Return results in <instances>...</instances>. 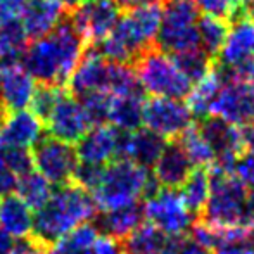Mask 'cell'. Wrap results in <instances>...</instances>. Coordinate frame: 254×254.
Wrapping results in <instances>:
<instances>
[{"label":"cell","instance_id":"6da1fadb","mask_svg":"<svg viewBox=\"0 0 254 254\" xmlns=\"http://www.w3.org/2000/svg\"><path fill=\"white\" fill-rule=\"evenodd\" d=\"M87 47L88 44L66 14L51 33L30 42L21 57V66L38 85L66 88Z\"/></svg>","mask_w":254,"mask_h":254},{"label":"cell","instance_id":"7a4b0ae2","mask_svg":"<svg viewBox=\"0 0 254 254\" xmlns=\"http://www.w3.org/2000/svg\"><path fill=\"white\" fill-rule=\"evenodd\" d=\"M97 213L90 192L74 184L61 185L54 189L49 202L35 213L31 237L47 249L80 225L90 223Z\"/></svg>","mask_w":254,"mask_h":254},{"label":"cell","instance_id":"3957f363","mask_svg":"<svg viewBox=\"0 0 254 254\" xmlns=\"http://www.w3.org/2000/svg\"><path fill=\"white\" fill-rule=\"evenodd\" d=\"M159 5H142L128 9L120 16L116 26L102 42L95 44L97 51L107 61L135 64V61L154 49L161 28Z\"/></svg>","mask_w":254,"mask_h":254},{"label":"cell","instance_id":"277c9868","mask_svg":"<svg viewBox=\"0 0 254 254\" xmlns=\"http://www.w3.org/2000/svg\"><path fill=\"white\" fill-rule=\"evenodd\" d=\"M159 185L149 177L145 168L137 166L128 159H116L106 164L95 190L92 192L99 211L138 204V199L147 197Z\"/></svg>","mask_w":254,"mask_h":254},{"label":"cell","instance_id":"5b68a950","mask_svg":"<svg viewBox=\"0 0 254 254\" xmlns=\"http://www.w3.org/2000/svg\"><path fill=\"white\" fill-rule=\"evenodd\" d=\"M211 194L197 220L213 228L254 225L248 218V187L235 173L209 168Z\"/></svg>","mask_w":254,"mask_h":254},{"label":"cell","instance_id":"8992f818","mask_svg":"<svg viewBox=\"0 0 254 254\" xmlns=\"http://www.w3.org/2000/svg\"><path fill=\"white\" fill-rule=\"evenodd\" d=\"M135 74L142 92L152 97L184 101L194 87L180 71L173 57L163 51H157L156 47L142 54L135 61Z\"/></svg>","mask_w":254,"mask_h":254},{"label":"cell","instance_id":"52a82bcc","mask_svg":"<svg viewBox=\"0 0 254 254\" xmlns=\"http://www.w3.org/2000/svg\"><path fill=\"white\" fill-rule=\"evenodd\" d=\"M199 19L201 10L194 0H166L156 42L159 51L175 56L199 47Z\"/></svg>","mask_w":254,"mask_h":254},{"label":"cell","instance_id":"ba28073f","mask_svg":"<svg viewBox=\"0 0 254 254\" xmlns=\"http://www.w3.org/2000/svg\"><path fill=\"white\" fill-rule=\"evenodd\" d=\"M142 211L144 220H147V223L154 225L168 237L189 234L194 225L192 213L182 201L180 194L173 189H156L145 197Z\"/></svg>","mask_w":254,"mask_h":254},{"label":"cell","instance_id":"9c48e42d","mask_svg":"<svg viewBox=\"0 0 254 254\" xmlns=\"http://www.w3.org/2000/svg\"><path fill=\"white\" fill-rule=\"evenodd\" d=\"M35 171L45 177L52 185H67L73 182L78 166L76 149L71 144L61 142L51 135H44L31 147Z\"/></svg>","mask_w":254,"mask_h":254},{"label":"cell","instance_id":"30bf717a","mask_svg":"<svg viewBox=\"0 0 254 254\" xmlns=\"http://www.w3.org/2000/svg\"><path fill=\"white\" fill-rule=\"evenodd\" d=\"M225 74V73H223ZM209 116L220 118L239 128L254 121V81L225 76V81L211 106Z\"/></svg>","mask_w":254,"mask_h":254},{"label":"cell","instance_id":"8fae6325","mask_svg":"<svg viewBox=\"0 0 254 254\" xmlns=\"http://www.w3.org/2000/svg\"><path fill=\"white\" fill-rule=\"evenodd\" d=\"M194 114L180 99L152 97L145 102L144 127L164 140H177L192 127Z\"/></svg>","mask_w":254,"mask_h":254},{"label":"cell","instance_id":"7c38bea8","mask_svg":"<svg viewBox=\"0 0 254 254\" xmlns=\"http://www.w3.org/2000/svg\"><path fill=\"white\" fill-rule=\"evenodd\" d=\"M67 16L85 42L95 45L113 31L121 14L114 0H83Z\"/></svg>","mask_w":254,"mask_h":254},{"label":"cell","instance_id":"4fadbf2b","mask_svg":"<svg viewBox=\"0 0 254 254\" xmlns=\"http://www.w3.org/2000/svg\"><path fill=\"white\" fill-rule=\"evenodd\" d=\"M44 127L47 128V135L73 145L90 130L92 121L80 99L71 95L66 88Z\"/></svg>","mask_w":254,"mask_h":254},{"label":"cell","instance_id":"5bb4252c","mask_svg":"<svg viewBox=\"0 0 254 254\" xmlns=\"http://www.w3.org/2000/svg\"><path fill=\"white\" fill-rule=\"evenodd\" d=\"M109 81L111 61H107L95 45H88L66 88L71 95L81 99L90 94H109Z\"/></svg>","mask_w":254,"mask_h":254},{"label":"cell","instance_id":"9a60e30c","mask_svg":"<svg viewBox=\"0 0 254 254\" xmlns=\"http://www.w3.org/2000/svg\"><path fill=\"white\" fill-rule=\"evenodd\" d=\"M121 131L111 125L92 127L76 144V156L80 163L106 166L120 157Z\"/></svg>","mask_w":254,"mask_h":254},{"label":"cell","instance_id":"2e32d148","mask_svg":"<svg viewBox=\"0 0 254 254\" xmlns=\"http://www.w3.org/2000/svg\"><path fill=\"white\" fill-rule=\"evenodd\" d=\"M251 59H254V21L241 17L228 28L225 44L218 54V66L228 71Z\"/></svg>","mask_w":254,"mask_h":254},{"label":"cell","instance_id":"e0dca14e","mask_svg":"<svg viewBox=\"0 0 254 254\" xmlns=\"http://www.w3.org/2000/svg\"><path fill=\"white\" fill-rule=\"evenodd\" d=\"M37 81L26 73L21 63L0 66V102L9 113L30 107Z\"/></svg>","mask_w":254,"mask_h":254},{"label":"cell","instance_id":"ac0fdd59","mask_svg":"<svg viewBox=\"0 0 254 254\" xmlns=\"http://www.w3.org/2000/svg\"><path fill=\"white\" fill-rule=\"evenodd\" d=\"M168 142L147 128H138L130 133H121L120 157L128 159L140 168H154Z\"/></svg>","mask_w":254,"mask_h":254},{"label":"cell","instance_id":"d6986e66","mask_svg":"<svg viewBox=\"0 0 254 254\" xmlns=\"http://www.w3.org/2000/svg\"><path fill=\"white\" fill-rule=\"evenodd\" d=\"M44 137V123L31 111H12L0 130V145L31 149Z\"/></svg>","mask_w":254,"mask_h":254},{"label":"cell","instance_id":"ffe728a7","mask_svg":"<svg viewBox=\"0 0 254 254\" xmlns=\"http://www.w3.org/2000/svg\"><path fill=\"white\" fill-rule=\"evenodd\" d=\"M66 16V9L57 0H24L21 23L30 40L49 35Z\"/></svg>","mask_w":254,"mask_h":254},{"label":"cell","instance_id":"44dd1931","mask_svg":"<svg viewBox=\"0 0 254 254\" xmlns=\"http://www.w3.org/2000/svg\"><path fill=\"white\" fill-rule=\"evenodd\" d=\"M194 170L189 156L177 140L168 142L161 157L154 164V180L161 189H180Z\"/></svg>","mask_w":254,"mask_h":254},{"label":"cell","instance_id":"7402d4cb","mask_svg":"<svg viewBox=\"0 0 254 254\" xmlns=\"http://www.w3.org/2000/svg\"><path fill=\"white\" fill-rule=\"evenodd\" d=\"M145 99L142 90H135L130 94L113 95L109 104L107 123L114 127L121 133H130L144 125Z\"/></svg>","mask_w":254,"mask_h":254},{"label":"cell","instance_id":"603a6c76","mask_svg":"<svg viewBox=\"0 0 254 254\" xmlns=\"http://www.w3.org/2000/svg\"><path fill=\"white\" fill-rule=\"evenodd\" d=\"M144 211H142L140 204H131V206L118 207V209L111 211H101L97 216L94 218L95 227L102 235L113 237L116 241H123L127 239L138 225L144 223Z\"/></svg>","mask_w":254,"mask_h":254},{"label":"cell","instance_id":"cb8c5ba5","mask_svg":"<svg viewBox=\"0 0 254 254\" xmlns=\"http://www.w3.org/2000/svg\"><path fill=\"white\" fill-rule=\"evenodd\" d=\"M33 209L17 194L0 197V227L14 239L30 237L33 232Z\"/></svg>","mask_w":254,"mask_h":254},{"label":"cell","instance_id":"d4e9b609","mask_svg":"<svg viewBox=\"0 0 254 254\" xmlns=\"http://www.w3.org/2000/svg\"><path fill=\"white\" fill-rule=\"evenodd\" d=\"M30 42L21 17L0 21V66L21 63Z\"/></svg>","mask_w":254,"mask_h":254},{"label":"cell","instance_id":"484cf974","mask_svg":"<svg viewBox=\"0 0 254 254\" xmlns=\"http://www.w3.org/2000/svg\"><path fill=\"white\" fill-rule=\"evenodd\" d=\"M225 81V74L220 67H214L197 83H194L190 94L187 95V106L192 111V114L197 118H207L209 116L211 106L220 92L221 85Z\"/></svg>","mask_w":254,"mask_h":254},{"label":"cell","instance_id":"4316f807","mask_svg":"<svg viewBox=\"0 0 254 254\" xmlns=\"http://www.w3.org/2000/svg\"><path fill=\"white\" fill-rule=\"evenodd\" d=\"M170 237L157 230L154 225L144 221L127 239L121 241L125 254H164Z\"/></svg>","mask_w":254,"mask_h":254},{"label":"cell","instance_id":"83f0119b","mask_svg":"<svg viewBox=\"0 0 254 254\" xmlns=\"http://www.w3.org/2000/svg\"><path fill=\"white\" fill-rule=\"evenodd\" d=\"M180 197L192 214H201L211 194L209 168H194L180 187Z\"/></svg>","mask_w":254,"mask_h":254},{"label":"cell","instance_id":"f1b7e54d","mask_svg":"<svg viewBox=\"0 0 254 254\" xmlns=\"http://www.w3.org/2000/svg\"><path fill=\"white\" fill-rule=\"evenodd\" d=\"M52 192H54V185L35 170L23 175L17 180L16 194L33 211H38L40 207H44L49 202V199H51Z\"/></svg>","mask_w":254,"mask_h":254},{"label":"cell","instance_id":"f546056e","mask_svg":"<svg viewBox=\"0 0 254 254\" xmlns=\"http://www.w3.org/2000/svg\"><path fill=\"white\" fill-rule=\"evenodd\" d=\"M177 142L182 145L194 168H211L214 164V159H216L214 152L197 125H192L185 133L177 138Z\"/></svg>","mask_w":254,"mask_h":254},{"label":"cell","instance_id":"4dcf8cb0","mask_svg":"<svg viewBox=\"0 0 254 254\" xmlns=\"http://www.w3.org/2000/svg\"><path fill=\"white\" fill-rule=\"evenodd\" d=\"M228 23L220 17L201 16L197 24L199 30V47L211 57H218L221 47L225 44V38L228 35Z\"/></svg>","mask_w":254,"mask_h":254},{"label":"cell","instance_id":"1f68e13d","mask_svg":"<svg viewBox=\"0 0 254 254\" xmlns=\"http://www.w3.org/2000/svg\"><path fill=\"white\" fill-rule=\"evenodd\" d=\"M171 57L175 59V63L180 67L182 73L190 80L192 85L197 83L199 80H202V78L213 69V57L204 52L201 47L175 54V56H171Z\"/></svg>","mask_w":254,"mask_h":254},{"label":"cell","instance_id":"d6a6232c","mask_svg":"<svg viewBox=\"0 0 254 254\" xmlns=\"http://www.w3.org/2000/svg\"><path fill=\"white\" fill-rule=\"evenodd\" d=\"M64 92H66L64 87H56V85H37L33 99H31V102H30V111L45 125V121L49 120L52 109L56 107L57 101H59Z\"/></svg>","mask_w":254,"mask_h":254},{"label":"cell","instance_id":"836d02e7","mask_svg":"<svg viewBox=\"0 0 254 254\" xmlns=\"http://www.w3.org/2000/svg\"><path fill=\"white\" fill-rule=\"evenodd\" d=\"M113 95L109 94H90L87 97H81L83 109L87 111L88 118L92 121V127L107 123V114H109V104Z\"/></svg>","mask_w":254,"mask_h":254},{"label":"cell","instance_id":"e575fe53","mask_svg":"<svg viewBox=\"0 0 254 254\" xmlns=\"http://www.w3.org/2000/svg\"><path fill=\"white\" fill-rule=\"evenodd\" d=\"M2 147V154L5 163L9 164V168L17 175V177H23V175L30 173L35 170L33 164V156H31V149H23V147H5V145H0Z\"/></svg>","mask_w":254,"mask_h":254},{"label":"cell","instance_id":"d590c367","mask_svg":"<svg viewBox=\"0 0 254 254\" xmlns=\"http://www.w3.org/2000/svg\"><path fill=\"white\" fill-rule=\"evenodd\" d=\"M104 166H95V164H87V163H78L76 170L73 175V182L71 184L78 185V187L85 189L87 192H94L95 187L99 185L102 177Z\"/></svg>","mask_w":254,"mask_h":254},{"label":"cell","instance_id":"8d00e7d4","mask_svg":"<svg viewBox=\"0 0 254 254\" xmlns=\"http://www.w3.org/2000/svg\"><path fill=\"white\" fill-rule=\"evenodd\" d=\"M197 9L204 16L220 17V19L234 21L235 16V3L234 0H194Z\"/></svg>","mask_w":254,"mask_h":254},{"label":"cell","instance_id":"74e56055","mask_svg":"<svg viewBox=\"0 0 254 254\" xmlns=\"http://www.w3.org/2000/svg\"><path fill=\"white\" fill-rule=\"evenodd\" d=\"M164 254H211L207 249L199 246L189 234L178 235V237H170L168 248Z\"/></svg>","mask_w":254,"mask_h":254},{"label":"cell","instance_id":"f35d334b","mask_svg":"<svg viewBox=\"0 0 254 254\" xmlns=\"http://www.w3.org/2000/svg\"><path fill=\"white\" fill-rule=\"evenodd\" d=\"M234 173L246 187L254 189V152H244L239 157Z\"/></svg>","mask_w":254,"mask_h":254},{"label":"cell","instance_id":"ab89813d","mask_svg":"<svg viewBox=\"0 0 254 254\" xmlns=\"http://www.w3.org/2000/svg\"><path fill=\"white\" fill-rule=\"evenodd\" d=\"M17 180H19V177H17L9 168V164L5 163L3 154H2V147H0V197L9 195V194H16Z\"/></svg>","mask_w":254,"mask_h":254},{"label":"cell","instance_id":"60d3db41","mask_svg":"<svg viewBox=\"0 0 254 254\" xmlns=\"http://www.w3.org/2000/svg\"><path fill=\"white\" fill-rule=\"evenodd\" d=\"M94 254H125V253L120 241L101 234L94 246Z\"/></svg>","mask_w":254,"mask_h":254},{"label":"cell","instance_id":"b9f144b4","mask_svg":"<svg viewBox=\"0 0 254 254\" xmlns=\"http://www.w3.org/2000/svg\"><path fill=\"white\" fill-rule=\"evenodd\" d=\"M24 0H0V21L21 17Z\"/></svg>","mask_w":254,"mask_h":254},{"label":"cell","instance_id":"7bdbcfd3","mask_svg":"<svg viewBox=\"0 0 254 254\" xmlns=\"http://www.w3.org/2000/svg\"><path fill=\"white\" fill-rule=\"evenodd\" d=\"M214 254H254V242L237 244V246H227V248L218 249Z\"/></svg>","mask_w":254,"mask_h":254},{"label":"cell","instance_id":"ee69618b","mask_svg":"<svg viewBox=\"0 0 254 254\" xmlns=\"http://www.w3.org/2000/svg\"><path fill=\"white\" fill-rule=\"evenodd\" d=\"M114 2L120 5V9H135V7L142 5H159L161 2H166V0H114Z\"/></svg>","mask_w":254,"mask_h":254},{"label":"cell","instance_id":"f6af8a7d","mask_svg":"<svg viewBox=\"0 0 254 254\" xmlns=\"http://www.w3.org/2000/svg\"><path fill=\"white\" fill-rule=\"evenodd\" d=\"M14 244H16V239L0 227V254H12Z\"/></svg>","mask_w":254,"mask_h":254},{"label":"cell","instance_id":"bcb514c9","mask_svg":"<svg viewBox=\"0 0 254 254\" xmlns=\"http://www.w3.org/2000/svg\"><path fill=\"white\" fill-rule=\"evenodd\" d=\"M253 2H254V0H234V3H235L234 21L235 19H241V17H246V12H248V9L251 7Z\"/></svg>","mask_w":254,"mask_h":254},{"label":"cell","instance_id":"7dc6e473","mask_svg":"<svg viewBox=\"0 0 254 254\" xmlns=\"http://www.w3.org/2000/svg\"><path fill=\"white\" fill-rule=\"evenodd\" d=\"M248 218L254 223V189L248 190Z\"/></svg>","mask_w":254,"mask_h":254},{"label":"cell","instance_id":"c3c4849f","mask_svg":"<svg viewBox=\"0 0 254 254\" xmlns=\"http://www.w3.org/2000/svg\"><path fill=\"white\" fill-rule=\"evenodd\" d=\"M57 2H59L61 5L66 9V12H73V10L76 9V7L83 2V0H57Z\"/></svg>","mask_w":254,"mask_h":254},{"label":"cell","instance_id":"681fc988","mask_svg":"<svg viewBox=\"0 0 254 254\" xmlns=\"http://www.w3.org/2000/svg\"><path fill=\"white\" fill-rule=\"evenodd\" d=\"M7 116H9V111H7V107L3 106L2 102H0V130H2V127H3V123H5Z\"/></svg>","mask_w":254,"mask_h":254},{"label":"cell","instance_id":"f907efd6","mask_svg":"<svg viewBox=\"0 0 254 254\" xmlns=\"http://www.w3.org/2000/svg\"><path fill=\"white\" fill-rule=\"evenodd\" d=\"M246 17H249L251 21H254V2L251 3V7L248 9V12H246Z\"/></svg>","mask_w":254,"mask_h":254}]
</instances>
